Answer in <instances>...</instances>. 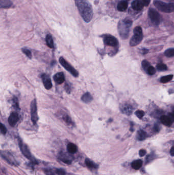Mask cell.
Wrapping results in <instances>:
<instances>
[{
  "label": "cell",
  "mask_w": 174,
  "mask_h": 175,
  "mask_svg": "<svg viewBox=\"0 0 174 175\" xmlns=\"http://www.w3.org/2000/svg\"><path fill=\"white\" fill-rule=\"evenodd\" d=\"M75 1L81 17L87 23L90 22L93 16V9L90 3L87 0H75Z\"/></svg>",
  "instance_id": "obj_1"
},
{
  "label": "cell",
  "mask_w": 174,
  "mask_h": 175,
  "mask_svg": "<svg viewBox=\"0 0 174 175\" xmlns=\"http://www.w3.org/2000/svg\"><path fill=\"white\" fill-rule=\"evenodd\" d=\"M132 22L130 20H124L119 24L118 30L120 36L123 39H126L129 36L130 28Z\"/></svg>",
  "instance_id": "obj_2"
},
{
  "label": "cell",
  "mask_w": 174,
  "mask_h": 175,
  "mask_svg": "<svg viewBox=\"0 0 174 175\" xmlns=\"http://www.w3.org/2000/svg\"><path fill=\"white\" fill-rule=\"evenodd\" d=\"M133 32V36L131 38L130 41V45L132 47L138 45L141 42L143 38V31L141 27H136L134 29Z\"/></svg>",
  "instance_id": "obj_3"
},
{
  "label": "cell",
  "mask_w": 174,
  "mask_h": 175,
  "mask_svg": "<svg viewBox=\"0 0 174 175\" xmlns=\"http://www.w3.org/2000/svg\"><path fill=\"white\" fill-rule=\"evenodd\" d=\"M18 142H19V145L20 150L22 153L24 155V156L25 157H26L28 159H29L33 164H37V161L32 155L31 152L29 151V149L26 144H25L24 142L22 141V140L19 138L18 139Z\"/></svg>",
  "instance_id": "obj_4"
},
{
  "label": "cell",
  "mask_w": 174,
  "mask_h": 175,
  "mask_svg": "<svg viewBox=\"0 0 174 175\" xmlns=\"http://www.w3.org/2000/svg\"><path fill=\"white\" fill-rule=\"evenodd\" d=\"M154 5L161 12L170 13L174 11V4L173 3H166L160 1H155Z\"/></svg>",
  "instance_id": "obj_5"
},
{
  "label": "cell",
  "mask_w": 174,
  "mask_h": 175,
  "mask_svg": "<svg viewBox=\"0 0 174 175\" xmlns=\"http://www.w3.org/2000/svg\"><path fill=\"white\" fill-rule=\"evenodd\" d=\"M59 61L60 64L62 65V66L65 68V69L67 70L68 72H69L73 76L77 77L79 76V73L75 69L72 65L67 62L63 57H60L59 58Z\"/></svg>",
  "instance_id": "obj_6"
},
{
  "label": "cell",
  "mask_w": 174,
  "mask_h": 175,
  "mask_svg": "<svg viewBox=\"0 0 174 175\" xmlns=\"http://www.w3.org/2000/svg\"><path fill=\"white\" fill-rule=\"evenodd\" d=\"M1 155L3 158L6 161L10 164L14 166H17L19 164V163L15 160L14 156L9 152L1 151Z\"/></svg>",
  "instance_id": "obj_7"
},
{
  "label": "cell",
  "mask_w": 174,
  "mask_h": 175,
  "mask_svg": "<svg viewBox=\"0 0 174 175\" xmlns=\"http://www.w3.org/2000/svg\"><path fill=\"white\" fill-rule=\"evenodd\" d=\"M149 16L151 22L155 26H157L160 22V15L159 13L153 8H150L149 10Z\"/></svg>",
  "instance_id": "obj_8"
},
{
  "label": "cell",
  "mask_w": 174,
  "mask_h": 175,
  "mask_svg": "<svg viewBox=\"0 0 174 175\" xmlns=\"http://www.w3.org/2000/svg\"><path fill=\"white\" fill-rule=\"evenodd\" d=\"M31 120L34 125L36 124L38 121V115H37V103L35 99L32 101L31 103Z\"/></svg>",
  "instance_id": "obj_9"
},
{
  "label": "cell",
  "mask_w": 174,
  "mask_h": 175,
  "mask_svg": "<svg viewBox=\"0 0 174 175\" xmlns=\"http://www.w3.org/2000/svg\"><path fill=\"white\" fill-rule=\"evenodd\" d=\"M104 42L106 45L111 47H117L119 42L117 38L112 36H106L104 38Z\"/></svg>",
  "instance_id": "obj_10"
},
{
  "label": "cell",
  "mask_w": 174,
  "mask_h": 175,
  "mask_svg": "<svg viewBox=\"0 0 174 175\" xmlns=\"http://www.w3.org/2000/svg\"><path fill=\"white\" fill-rule=\"evenodd\" d=\"M120 110L124 114L129 116L131 115L133 111V108L131 104L125 103L121 105Z\"/></svg>",
  "instance_id": "obj_11"
},
{
  "label": "cell",
  "mask_w": 174,
  "mask_h": 175,
  "mask_svg": "<svg viewBox=\"0 0 174 175\" xmlns=\"http://www.w3.org/2000/svg\"><path fill=\"white\" fill-rule=\"evenodd\" d=\"M58 158L60 160L67 164H71L73 160V157L71 155L62 152L59 154Z\"/></svg>",
  "instance_id": "obj_12"
},
{
  "label": "cell",
  "mask_w": 174,
  "mask_h": 175,
  "mask_svg": "<svg viewBox=\"0 0 174 175\" xmlns=\"http://www.w3.org/2000/svg\"><path fill=\"white\" fill-rule=\"evenodd\" d=\"M41 78L43 82V86L45 89L50 90L52 87V83L50 77L47 74H43L41 75Z\"/></svg>",
  "instance_id": "obj_13"
},
{
  "label": "cell",
  "mask_w": 174,
  "mask_h": 175,
  "mask_svg": "<svg viewBox=\"0 0 174 175\" xmlns=\"http://www.w3.org/2000/svg\"><path fill=\"white\" fill-rule=\"evenodd\" d=\"M19 120V115L16 112H12L11 113L8 119L9 124L12 127H14L16 125Z\"/></svg>",
  "instance_id": "obj_14"
},
{
  "label": "cell",
  "mask_w": 174,
  "mask_h": 175,
  "mask_svg": "<svg viewBox=\"0 0 174 175\" xmlns=\"http://www.w3.org/2000/svg\"><path fill=\"white\" fill-rule=\"evenodd\" d=\"M53 79L54 82L58 84H62L65 81V75L62 72H58L54 76Z\"/></svg>",
  "instance_id": "obj_15"
},
{
  "label": "cell",
  "mask_w": 174,
  "mask_h": 175,
  "mask_svg": "<svg viewBox=\"0 0 174 175\" xmlns=\"http://www.w3.org/2000/svg\"><path fill=\"white\" fill-rule=\"evenodd\" d=\"M160 121L163 125L167 127L171 126L173 122V120L169 116H166V115H162L160 117Z\"/></svg>",
  "instance_id": "obj_16"
},
{
  "label": "cell",
  "mask_w": 174,
  "mask_h": 175,
  "mask_svg": "<svg viewBox=\"0 0 174 175\" xmlns=\"http://www.w3.org/2000/svg\"><path fill=\"white\" fill-rule=\"evenodd\" d=\"M144 5L142 2L139 0H134L132 3V7L133 9L136 11H139L143 8Z\"/></svg>",
  "instance_id": "obj_17"
},
{
  "label": "cell",
  "mask_w": 174,
  "mask_h": 175,
  "mask_svg": "<svg viewBox=\"0 0 174 175\" xmlns=\"http://www.w3.org/2000/svg\"><path fill=\"white\" fill-rule=\"evenodd\" d=\"M93 96H91V95L89 92H86L81 97V101L84 103H89L93 101Z\"/></svg>",
  "instance_id": "obj_18"
},
{
  "label": "cell",
  "mask_w": 174,
  "mask_h": 175,
  "mask_svg": "<svg viewBox=\"0 0 174 175\" xmlns=\"http://www.w3.org/2000/svg\"><path fill=\"white\" fill-rule=\"evenodd\" d=\"M67 150L69 154H73L76 153L78 149L76 144L73 143H69L67 145Z\"/></svg>",
  "instance_id": "obj_19"
},
{
  "label": "cell",
  "mask_w": 174,
  "mask_h": 175,
  "mask_svg": "<svg viewBox=\"0 0 174 175\" xmlns=\"http://www.w3.org/2000/svg\"><path fill=\"white\" fill-rule=\"evenodd\" d=\"M136 137L138 140L140 141H142V140H145L147 137V134L143 130L139 129L137 133Z\"/></svg>",
  "instance_id": "obj_20"
},
{
  "label": "cell",
  "mask_w": 174,
  "mask_h": 175,
  "mask_svg": "<svg viewBox=\"0 0 174 175\" xmlns=\"http://www.w3.org/2000/svg\"><path fill=\"white\" fill-rule=\"evenodd\" d=\"M128 7V3L125 1H122L118 4L117 5V9L119 11H124L127 9Z\"/></svg>",
  "instance_id": "obj_21"
},
{
  "label": "cell",
  "mask_w": 174,
  "mask_h": 175,
  "mask_svg": "<svg viewBox=\"0 0 174 175\" xmlns=\"http://www.w3.org/2000/svg\"><path fill=\"white\" fill-rule=\"evenodd\" d=\"M143 161L141 160H136L134 161L131 163V167L135 170H139L142 166Z\"/></svg>",
  "instance_id": "obj_22"
},
{
  "label": "cell",
  "mask_w": 174,
  "mask_h": 175,
  "mask_svg": "<svg viewBox=\"0 0 174 175\" xmlns=\"http://www.w3.org/2000/svg\"><path fill=\"white\" fill-rule=\"evenodd\" d=\"M45 41L48 47L50 48H54V41L53 39L52 36L50 34H48L46 36L45 38Z\"/></svg>",
  "instance_id": "obj_23"
},
{
  "label": "cell",
  "mask_w": 174,
  "mask_h": 175,
  "mask_svg": "<svg viewBox=\"0 0 174 175\" xmlns=\"http://www.w3.org/2000/svg\"><path fill=\"white\" fill-rule=\"evenodd\" d=\"M85 163L88 168H93V169L98 168V165L96 163H95L93 161L91 160V159H86L85 160Z\"/></svg>",
  "instance_id": "obj_24"
},
{
  "label": "cell",
  "mask_w": 174,
  "mask_h": 175,
  "mask_svg": "<svg viewBox=\"0 0 174 175\" xmlns=\"http://www.w3.org/2000/svg\"><path fill=\"white\" fill-rule=\"evenodd\" d=\"M12 3L10 0H1V7L8 8L10 7Z\"/></svg>",
  "instance_id": "obj_25"
},
{
  "label": "cell",
  "mask_w": 174,
  "mask_h": 175,
  "mask_svg": "<svg viewBox=\"0 0 174 175\" xmlns=\"http://www.w3.org/2000/svg\"><path fill=\"white\" fill-rule=\"evenodd\" d=\"M62 119L65 121V122L67 125H73L74 124L71 117L69 115H67V114H65L62 115Z\"/></svg>",
  "instance_id": "obj_26"
},
{
  "label": "cell",
  "mask_w": 174,
  "mask_h": 175,
  "mask_svg": "<svg viewBox=\"0 0 174 175\" xmlns=\"http://www.w3.org/2000/svg\"><path fill=\"white\" fill-rule=\"evenodd\" d=\"M173 75H167V76H163L160 78V81L161 82H162V83H163V84H165V83H167V82H169V81H171L172 79H173Z\"/></svg>",
  "instance_id": "obj_27"
},
{
  "label": "cell",
  "mask_w": 174,
  "mask_h": 175,
  "mask_svg": "<svg viewBox=\"0 0 174 175\" xmlns=\"http://www.w3.org/2000/svg\"><path fill=\"white\" fill-rule=\"evenodd\" d=\"M165 55L168 58L174 56V48H169L165 51Z\"/></svg>",
  "instance_id": "obj_28"
},
{
  "label": "cell",
  "mask_w": 174,
  "mask_h": 175,
  "mask_svg": "<svg viewBox=\"0 0 174 175\" xmlns=\"http://www.w3.org/2000/svg\"><path fill=\"white\" fill-rule=\"evenodd\" d=\"M141 65H142V67L143 68V69L145 70L146 72L148 68L151 66L150 63L147 60H143L141 62Z\"/></svg>",
  "instance_id": "obj_29"
},
{
  "label": "cell",
  "mask_w": 174,
  "mask_h": 175,
  "mask_svg": "<svg viewBox=\"0 0 174 175\" xmlns=\"http://www.w3.org/2000/svg\"><path fill=\"white\" fill-rule=\"evenodd\" d=\"M157 69L160 71H164L167 69V65L164 64H159L157 65Z\"/></svg>",
  "instance_id": "obj_30"
},
{
  "label": "cell",
  "mask_w": 174,
  "mask_h": 175,
  "mask_svg": "<svg viewBox=\"0 0 174 175\" xmlns=\"http://www.w3.org/2000/svg\"><path fill=\"white\" fill-rule=\"evenodd\" d=\"M23 52L29 58H32V53L31 51L29 49H27L26 48H23L22 49Z\"/></svg>",
  "instance_id": "obj_31"
},
{
  "label": "cell",
  "mask_w": 174,
  "mask_h": 175,
  "mask_svg": "<svg viewBox=\"0 0 174 175\" xmlns=\"http://www.w3.org/2000/svg\"><path fill=\"white\" fill-rule=\"evenodd\" d=\"M156 69L155 68L153 67L152 66H151L150 67L148 68L147 72L148 73V74L150 75H153L155 74L156 73Z\"/></svg>",
  "instance_id": "obj_32"
},
{
  "label": "cell",
  "mask_w": 174,
  "mask_h": 175,
  "mask_svg": "<svg viewBox=\"0 0 174 175\" xmlns=\"http://www.w3.org/2000/svg\"><path fill=\"white\" fill-rule=\"evenodd\" d=\"M135 114L138 118L141 119L145 115V112H143V111L137 110L135 112Z\"/></svg>",
  "instance_id": "obj_33"
},
{
  "label": "cell",
  "mask_w": 174,
  "mask_h": 175,
  "mask_svg": "<svg viewBox=\"0 0 174 175\" xmlns=\"http://www.w3.org/2000/svg\"><path fill=\"white\" fill-rule=\"evenodd\" d=\"M0 129H1V133L3 135H5L7 133V129L6 127H5V125L3 124L2 123H1V127H0Z\"/></svg>",
  "instance_id": "obj_34"
},
{
  "label": "cell",
  "mask_w": 174,
  "mask_h": 175,
  "mask_svg": "<svg viewBox=\"0 0 174 175\" xmlns=\"http://www.w3.org/2000/svg\"><path fill=\"white\" fill-rule=\"evenodd\" d=\"M55 172L58 175H65L66 172L63 169H56Z\"/></svg>",
  "instance_id": "obj_35"
},
{
  "label": "cell",
  "mask_w": 174,
  "mask_h": 175,
  "mask_svg": "<svg viewBox=\"0 0 174 175\" xmlns=\"http://www.w3.org/2000/svg\"><path fill=\"white\" fill-rule=\"evenodd\" d=\"M45 173L46 175H54L53 172L52 170L51 169H45Z\"/></svg>",
  "instance_id": "obj_36"
},
{
  "label": "cell",
  "mask_w": 174,
  "mask_h": 175,
  "mask_svg": "<svg viewBox=\"0 0 174 175\" xmlns=\"http://www.w3.org/2000/svg\"><path fill=\"white\" fill-rule=\"evenodd\" d=\"M65 91L67 92L68 93H70L71 92V88L69 86V85L68 84H65Z\"/></svg>",
  "instance_id": "obj_37"
},
{
  "label": "cell",
  "mask_w": 174,
  "mask_h": 175,
  "mask_svg": "<svg viewBox=\"0 0 174 175\" xmlns=\"http://www.w3.org/2000/svg\"><path fill=\"white\" fill-rule=\"evenodd\" d=\"M145 154H146V151H145V150H143V149L141 150L139 152V156H141V157H143V156H145Z\"/></svg>",
  "instance_id": "obj_38"
},
{
  "label": "cell",
  "mask_w": 174,
  "mask_h": 175,
  "mask_svg": "<svg viewBox=\"0 0 174 175\" xmlns=\"http://www.w3.org/2000/svg\"><path fill=\"white\" fill-rule=\"evenodd\" d=\"M141 2L143 3L144 6H147L150 4L151 2V0H141Z\"/></svg>",
  "instance_id": "obj_39"
},
{
  "label": "cell",
  "mask_w": 174,
  "mask_h": 175,
  "mask_svg": "<svg viewBox=\"0 0 174 175\" xmlns=\"http://www.w3.org/2000/svg\"><path fill=\"white\" fill-rule=\"evenodd\" d=\"M170 154L172 156H174V146L172 147L171 150H170Z\"/></svg>",
  "instance_id": "obj_40"
},
{
  "label": "cell",
  "mask_w": 174,
  "mask_h": 175,
  "mask_svg": "<svg viewBox=\"0 0 174 175\" xmlns=\"http://www.w3.org/2000/svg\"><path fill=\"white\" fill-rule=\"evenodd\" d=\"M169 116L171 117V118L172 119V120H173V121H174V112L172 114H170L169 115Z\"/></svg>",
  "instance_id": "obj_41"
},
{
  "label": "cell",
  "mask_w": 174,
  "mask_h": 175,
  "mask_svg": "<svg viewBox=\"0 0 174 175\" xmlns=\"http://www.w3.org/2000/svg\"><path fill=\"white\" fill-rule=\"evenodd\" d=\"M154 129H155V130L156 132H158V131L159 130V127L158 125H155Z\"/></svg>",
  "instance_id": "obj_42"
}]
</instances>
